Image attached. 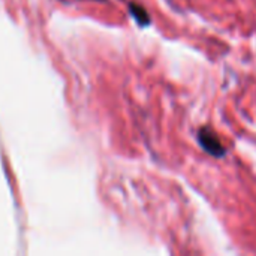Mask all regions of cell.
<instances>
[{
	"label": "cell",
	"mask_w": 256,
	"mask_h": 256,
	"mask_svg": "<svg viewBox=\"0 0 256 256\" xmlns=\"http://www.w3.org/2000/svg\"><path fill=\"white\" fill-rule=\"evenodd\" d=\"M129 10H130V14L134 15V18L136 20V22H138L141 27L150 26V22H152L150 15H148V12H147L141 4L130 3V4H129Z\"/></svg>",
	"instance_id": "cell-2"
},
{
	"label": "cell",
	"mask_w": 256,
	"mask_h": 256,
	"mask_svg": "<svg viewBox=\"0 0 256 256\" xmlns=\"http://www.w3.org/2000/svg\"><path fill=\"white\" fill-rule=\"evenodd\" d=\"M196 140L200 142V146L213 158L220 159L226 154V148L224 146V142L219 140L218 134L214 130H212L210 128H201L196 134Z\"/></svg>",
	"instance_id": "cell-1"
}]
</instances>
